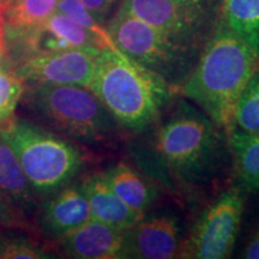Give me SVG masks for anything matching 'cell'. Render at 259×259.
I'll return each mask as SVG.
<instances>
[{
  "mask_svg": "<svg viewBox=\"0 0 259 259\" xmlns=\"http://www.w3.org/2000/svg\"><path fill=\"white\" fill-rule=\"evenodd\" d=\"M10 63H11V60H10L8 50L0 48V71L10 70V67H11V64Z\"/></svg>",
  "mask_w": 259,
  "mask_h": 259,
  "instance_id": "26",
  "label": "cell"
},
{
  "mask_svg": "<svg viewBox=\"0 0 259 259\" xmlns=\"http://www.w3.org/2000/svg\"><path fill=\"white\" fill-rule=\"evenodd\" d=\"M244 257L248 259H259V232L254 235L250 244L247 245Z\"/></svg>",
  "mask_w": 259,
  "mask_h": 259,
  "instance_id": "25",
  "label": "cell"
},
{
  "mask_svg": "<svg viewBox=\"0 0 259 259\" xmlns=\"http://www.w3.org/2000/svg\"><path fill=\"white\" fill-rule=\"evenodd\" d=\"M0 48H5V50H6V42H5L4 28L0 29Z\"/></svg>",
  "mask_w": 259,
  "mask_h": 259,
  "instance_id": "28",
  "label": "cell"
},
{
  "mask_svg": "<svg viewBox=\"0 0 259 259\" xmlns=\"http://www.w3.org/2000/svg\"><path fill=\"white\" fill-rule=\"evenodd\" d=\"M220 15L259 57V0H222Z\"/></svg>",
  "mask_w": 259,
  "mask_h": 259,
  "instance_id": "17",
  "label": "cell"
},
{
  "mask_svg": "<svg viewBox=\"0 0 259 259\" xmlns=\"http://www.w3.org/2000/svg\"><path fill=\"white\" fill-rule=\"evenodd\" d=\"M119 9L198 50H203L216 24L211 0H122Z\"/></svg>",
  "mask_w": 259,
  "mask_h": 259,
  "instance_id": "7",
  "label": "cell"
},
{
  "mask_svg": "<svg viewBox=\"0 0 259 259\" xmlns=\"http://www.w3.org/2000/svg\"><path fill=\"white\" fill-rule=\"evenodd\" d=\"M227 137L239 187L241 191L258 192L259 134H246L233 128Z\"/></svg>",
  "mask_w": 259,
  "mask_h": 259,
  "instance_id": "15",
  "label": "cell"
},
{
  "mask_svg": "<svg viewBox=\"0 0 259 259\" xmlns=\"http://www.w3.org/2000/svg\"><path fill=\"white\" fill-rule=\"evenodd\" d=\"M56 11L60 12L77 22V23L83 25V27L90 29V30L96 32L97 35L103 37H111L106 28H103L92 14L88 11V9L83 5L80 0H58Z\"/></svg>",
  "mask_w": 259,
  "mask_h": 259,
  "instance_id": "22",
  "label": "cell"
},
{
  "mask_svg": "<svg viewBox=\"0 0 259 259\" xmlns=\"http://www.w3.org/2000/svg\"><path fill=\"white\" fill-rule=\"evenodd\" d=\"M0 138L14 151L37 196L48 197L69 185L84 166L76 145L14 115L0 124Z\"/></svg>",
  "mask_w": 259,
  "mask_h": 259,
  "instance_id": "5",
  "label": "cell"
},
{
  "mask_svg": "<svg viewBox=\"0 0 259 259\" xmlns=\"http://www.w3.org/2000/svg\"><path fill=\"white\" fill-rule=\"evenodd\" d=\"M258 67L259 57L220 15L196 66L178 93L228 135L239 96Z\"/></svg>",
  "mask_w": 259,
  "mask_h": 259,
  "instance_id": "2",
  "label": "cell"
},
{
  "mask_svg": "<svg viewBox=\"0 0 259 259\" xmlns=\"http://www.w3.org/2000/svg\"><path fill=\"white\" fill-rule=\"evenodd\" d=\"M0 191L21 210H29L37 194L32 190L11 148L0 138Z\"/></svg>",
  "mask_w": 259,
  "mask_h": 259,
  "instance_id": "16",
  "label": "cell"
},
{
  "mask_svg": "<svg viewBox=\"0 0 259 259\" xmlns=\"http://www.w3.org/2000/svg\"><path fill=\"white\" fill-rule=\"evenodd\" d=\"M79 186L88 200L92 220L126 231L144 216L126 205L116 196L107 184L103 173L89 174Z\"/></svg>",
  "mask_w": 259,
  "mask_h": 259,
  "instance_id": "13",
  "label": "cell"
},
{
  "mask_svg": "<svg viewBox=\"0 0 259 259\" xmlns=\"http://www.w3.org/2000/svg\"><path fill=\"white\" fill-rule=\"evenodd\" d=\"M48 197L37 218L38 228L48 238L58 240L92 219L88 200L79 185L69 184Z\"/></svg>",
  "mask_w": 259,
  "mask_h": 259,
  "instance_id": "11",
  "label": "cell"
},
{
  "mask_svg": "<svg viewBox=\"0 0 259 259\" xmlns=\"http://www.w3.org/2000/svg\"><path fill=\"white\" fill-rule=\"evenodd\" d=\"M89 90L99 97L120 128L139 135L150 127L173 100L160 77L119 50H100Z\"/></svg>",
  "mask_w": 259,
  "mask_h": 259,
  "instance_id": "3",
  "label": "cell"
},
{
  "mask_svg": "<svg viewBox=\"0 0 259 259\" xmlns=\"http://www.w3.org/2000/svg\"><path fill=\"white\" fill-rule=\"evenodd\" d=\"M242 212L244 198L240 187L223 191L200 213L183 240L178 258H228L238 238Z\"/></svg>",
  "mask_w": 259,
  "mask_h": 259,
  "instance_id": "8",
  "label": "cell"
},
{
  "mask_svg": "<svg viewBox=\"0 0 259 259\" xmlns=\"http://www.w3.org/2000/svg\"><path fill=\"white\" fill-rule=\"evenodd\" d=\"M0 226L29 229L23 210L18 208L4 192L0 191Z\"/></svg>",
  "mask_w": 259,
  "mask_h": 259,
  "instance_id": "23",
  "label": "cell"
},
{
  "mask_svg": "<svg viewBox=\"0 0 259 259\" xmlns=\"http://www.w3.org/2000/svg\"><path fill=\"white\" fill-rule=\"evenodd\" d=\"M28 111L47 127L89 145L109 144L120 126L92 90L78 85L37 83L25 85Z\"/></svg>",
  "mask_w": 259,
  "mask_h": 259,
  "instance_id": "4",
  "label": "cell"
},
{
  "mask_svg": "<svg viewBox=\"0 0 259 259\" xmlns=\"http://www.w3.org/2000/svg\"><path fill=\"white\" fill-rule=\"evenodd\" d=\"M233 128L246 134H259V67L239 96Z\"/></svg>",
  "mask_w": 259,
  "mask_h": 259,
  "instance_id": "19",
  "label": "cell"
},
{
  "mask_svg": "<svg viewBox=\"0 0 259 259\" xmlns=\"http://www.w3.org/2000/svg\"><path fill=\"white\" fill-rule=\"evenodd\" d=\"M94 18L102 24L111 14L118 0H80Z\"/></svg>",
  "mask_w": 259,
  "mask_h": 259,
  "instance_id": "24",
  "label": "cell"
},
{
  "mask_svg": "<svg viewBox=\"0 0 259 259\" xmlns=\"http://www.w3.org/2000/svg\"><path fill=\"white\" fill-rule=\"evenodd\" d=\"M179 220L173 212L144 215L125 231L121 258L170 259L179 257L183 244Z\"/></svg>",
  "mask_w": 259,
  "mask_h": 259,
  "instance_id": "10",
  "label": "cell"
},
{
  "mask_svg": "<svg viewBox=\"0 0 259 259\" xmlns=\"http://www.w3.org/2000/svg\"><path fill=\"white\" fill-rule=\"evenodd\" d=\"M100 50L69 48L31 57L16 65L15 73L25 83L64 84L89 88Z\"/></svg>",
  "mask_w": 259,
  "mask_h": 259,
  "instance_id": "9",
  "label": "cell"
},
{
  "mask_svg": "<svg viewBox=\"0 0 259 259\" xmlns=\"http://www.w3.org/2000/svg\"><path fill=\"white\" fill-rule=\"evenodd\" d=\"M42 259L50 258L36 242L24 235L4 236L0 239V259Z\"/></svg>",
  "mask_w": 259,
  "mask_h": 259,
  "instance_id": "21",
  "label": "cell"
},
{
  "mask_svg": "<svg viewBox=\"0 0 259 259\" xmlns=\"http://www.w3.org/2000/svg\"><path fill=\"white\" fill-rule=\"evenodd\" d=\"M5 34L37 27L56 11L58 0H5Z\"/></svg>",
  "mask_w": 259,
  "mask_h": 259,
  "instance_id": "18",
  "label": "cell"
},
{
  "mask_svg": "<svg viewBox=\"0 0 259 259\" xmlns=\"http://www.w3.org/2000/svg\"><path fill=\"white\" fill-rule=\"evenodd\" d=\"M228 149L225 130L183 97L171 100L150 127L135 136L130 155L149 179L185 199L216 183Z\"/></svg>",
  "mask_w": 259,
  "mask_h": 259,
  "instance_id": "1",
  "label": "cell"
},
{
  "mask_svg": "<svg viewBox=\"0 0 259 259\" xmlns=\"http://www.w3.org/2000/svg\"><path fill=\"white\" fill-rule=\"evenodd\" d=\"M5 10H6L5 0H0V29L4 28V24H5Z\"/></svg>",
  "mask_w": 259,
  "mask_h": 259,
  "instance_id": "27",
  "label": "cell"
},
{
  "mask_svg": "<svg viewBox=\"0 0 259 259\" xmlns=\"http://www.w3.org/2000/svg\"><path fill=\"white\" fill-rule=\"evenodd\" d=\"M24 90L25 82L14 70L0 71V124L14 115Z\"/></svg>",
  "mask_w": 259,
  "mask_h": 259,
  "instance_id": "20",
  "label": "cell"
},
{
  "mask_svg": "<svg viewBox=\"0 0 259 259\" xmlns=\"http://www.w3.org/2000/svg\"><path fill=\"white\" fill-rule=\"evenodd\" d=\"M125 231L90 219L74 231L58 239V247L67 258H121Z\"/></svg>",
  "mask_w": 259,
  "mask_h": 259,
  "instance_id": "12",
  "label": "cell"
},
{
  "mask_svg": "<svg viewBox=\"0 0 259 259\" xmlns=\"http://www.w3.org/2000/svg\"><path fill=\"white\" fill-rule=\"evenodd\" d=\"M102 173L116 196L126 205L142 215H145L157 199L156 184L137 168L125 162H118Z\"/></svg>",
  "mask_w": 259,
  "mask_h": 259,
  "instance_id": "14",
  "label": "cell"
},
{
  "mask_svg": "<svg viewBox=\"0 0 259 259\" xmlns=\"http://www.w3.org/2000/svg\"><path fill=\"white\" fill-rule=\"evenodd\" d=\"M106 29L121 53L160 77L177 93L189 78L202 52L167 36L120 9Z\"/></svg>",
  "mask_w": 259,
  "mask_h": 259,
  "instance_id": "6",
  "label": "cell"
}]
</instances>
